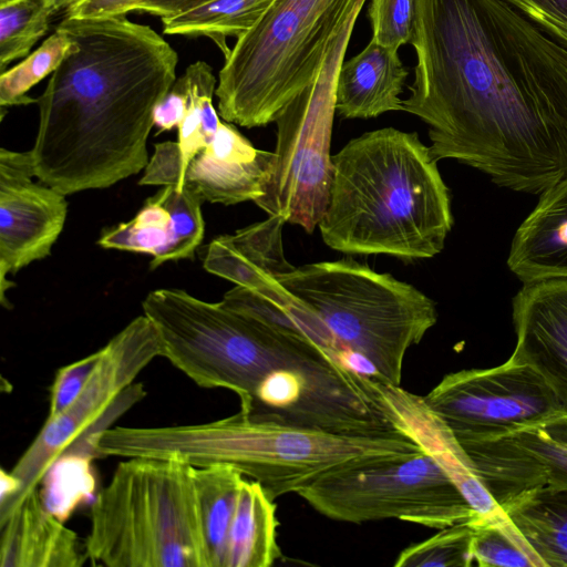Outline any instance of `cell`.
<instances>
[{
    "label": "cell",
    "mask_w": 567,
    "mask_h": 567,
    "mask_svg": "<svg viewBox=\"0 0 567 567\" xmlns=\"http://www.w3.org/2000/svg\"><path fill=\"white\" fill-rule=\"evenodd\" d=\"M402 111L436 161L540 195L567 177V48L505 0H415Z\"/></svg>",
    "instance_id": "1"
},
{
    "label": "cell",
    "mask_w": 567,
    "mask_h": 567,
    "mask_svg": "<svg viewBox=\"0 0 567 567\" xmlns=\"http://www.w3.org/2000/svg\"><path fill=\"white\" fill-rule=\"evenodd\" d=\"M73 41L37 99L35 177L64 195L107 188L148 164L154 110L176 82L178 54L126 14L65 16Z\"/></svg>",
    "instance_id": "2"
},
{
    "label": "cell",
    "mask_w": 567,
    "mask_h": 567,
    "mask_svg": "<svg viewBox=\"0 0 567 567\" xmlns=\"http://www.w3.org/2000/svg\"><path fill=\"white\" fill-rule=\"evenodd\" d=\"M331 161L328 205L318 225L328 247L406 262L443 250L453 227L451 192L417 133L370 131Z\"/></svg>",
    "instance_id": "3"
},
{
    "label": "cell",
    "mask_w": 567,
    "mask_h": 567,
    "mask_svg": "<svg viewBox=\"0 0 567 567\" xmlns=\"http://www.w3.org/2000/svg\"><path fill=\"white\" fill-rule=\"evenodd\" d=\"M96 456L173 457L192 466L228 464L275 499L322 474L360 461L416 453L402 431L350 435L261 420L243 412L212 422L155 427L115 426L94 439Z\"/></svg>",
    "instance_id": "4"
},
{
    "label": "cell",
    "mask_w": 567,
    "mask_h": 567,
    "mask_svg": "<svg viewBox=\"0 0 567 567\" xmlns=\"http://www.w3.org/2000/svg\"><path fill=\"white\" fill-rule=\"evenodd\" d=\"M173 457H127L90 508L89 559L107 567H212L193 478Z\"/></svg>",
    "instance_id": "5"
},
{
    "label": "cell",
    "mask_w": 567,
    "mask_h": 567,
    "mask_svg": "<svg viewBox=\"0 0 567 567\" xmlns=\"http://www.w3.org/2000/svg\"><path fill=\"white\" fill-rule=\"evenodd\" d=\"M367 0H275L240 35L218 74L223 120L247 128L276 122L319 75L346 20Z\"/></svg>",
    "instance_id": "6"
},
{
    "label": "cell",
    "mask_w": 567,
    "mask_h": 567,
    "mask_svg": "<svg viewBox=\"0 0 567 567\" xmlns=\"http://www.w3.org/2000/svg\"><path fill=\"white\" fill-rule=\"evenodd\" d=\"M278 281L364 362L378 381L400 385L406 351L436 323V303L413 285L353 258L295 267Z\"/></svg>",
    "instance_id": "7"
},
{
    "label": "cell",
    "mask_w": 567,
    "mask_h": 567,
    "mask_svg": "<svg viewBox=\"0 0 567 567\" xmlns=\"http://www.w3.org/2000/svg\"><path fill=\"white\" fill-rule=\"evenodd\" d=\"M297 494L321 515L352 524L398 518L441 529L478 518L444 468L423 450L331 470Z\"/></svg>",
    "instance_id": "8"
},
{
    "label": "cell",
    "mask_w": 567,
    "mask_h": 567,
    "mask_svg": "<svg viewBox=\"0 0 567 567\" xmlns=\"http://www.w3.org/2000/svg\"><path fill=\"white\" fill-rule=\"evenodd\" d=\"M360 11L350 14L331 41L317 79L276 120L272 168L264 196L256 202L268 216L309 234L328 205L337 79Z\"/></svg>",
    "instance_id": "9"
},
{
    "label": "cell",
    "mask_w": 567,
    "mask_h": 567,
    "mask_svg": "<svg viewBox=\"0 0 567 567\" xmlns=\"http://www.w3.org/2000/svg\"><path fill=\"white\" fill-rule=\"evenodd\" d=\"M143 313L156 329L161 357L200 388H221L244 401L271 327L181 289L151 291Z\"/></svg>",
    "instance_id": "10"
},
{
    "label": "cell",
    "mask_w": 567,
    "mask_h": 567,
    "mask_svg": "<svg viewBox=\"0 0 567 567\" xmlns=\"http://www.w3.org/2000/svg\"><path fill=\"white\" fill-rule=\"evenodd\" d=\"M156 357H161L159 339L145 315L132 320L100 349L99 361L81 394L64 412L45 420L9 472L16 492L0 506V520L39 487L66 449L107 429L112 420L144 396L143 386L133 381Z\"/></svg>",
    "instance_id": "11"
},
{
    "label": "cell",
    "mask_w": 567,
    "mask_h": 567,
    "mask_svg": "<svg viewBox=\"0 0 567 567\" xmlns=\"http://www.w3.org/2000/svg\"><path fill=\"white\" fill-rule=\"evenodd\" d=\"M423 399L460 444L497 440L566 417L542 374L512 359L489 369L449 373Z\"/></svg>",
    "instance_id": "12"
},
{
    "label": "cell",
    "mask_w": 567,
    "mask_h": 567,
    "mask_svg": "<svg viewBox=\"0 0 567 567\" xmlns=\"http://www.w3.org/2000/svg\"><path fill=\"white\" fill-rule=\"evenodd\" d=\"M35 176L31 152L0 151V301L9 307L7 279L32 261L50 255L63 230L65 195Z\"/></svg>",
    "instance_id": "13"
},
{
    "label": "cell",
    "mask_w": 567,
    "mask_h": 567,
    "mask_svg": "<svg viewBox=\"0 0 567 567\" xmlns=\"http://www.w3.org/2000/svg\"><path fill=\"white\" fill-rule=\"evenodd\" d=\"M461 445L499 508L530 489L567 487V417Z\"/></svg>",
    "instance_id": "14"
},
{
    "label": "cell",
    "mask_w": 567,
    "mask_h": 567,
    "mask_svg": "<svg viewBox=\"0 0 567 567\" xmlns=\"http://www.w3.org/2000/svg\"><path fill=\"white\" fill-rule=\"evenodd\" d=\"M203 202L188 184L182 190L175 185L164 186L147 198L135 217L106 229L97 244L152 255L151 269L166 261L193 258L205 233Z\"/></svg>",
    "instance_id": "15"
},
{
    "label": "cell",
    "mask_w": 567,
    "mask_h": 567,
    "mask_svg": "<svg viewBox=\"0 0 567 567\" xmlns=\"http://www.w3.org/2000/svg\"><path fill=\"white\" fill-rule=\"evenodd\" d=\"M512 318L516 346L509 359L542 374L567 417V278L523 282Z\"/></svg>",
    "instance_id": "16"
},
{
    "label": "cell",
    "mask_w": 567,
    "mask_h": 567,
    "mask_svg": "<svg viewBox=\"0 0 567 567\" xmlns=\"http://www.w3.org/2000/svg\"><path fill=\"white\" fill-rule=\"evenodd\" d=\"M377 383L394 427L413 439L444 468L477 513V520L504 518L505 513L484 487L468 455L447 425L427 406L423 396L400 385L378 380Z\"/></svg>",
    "instance_id": "17"
},
{
    "label": "cell",
    "mask_w": 567,
    "mask_h": 567,
    "mask_svg": "<svg viewBox=\"0 0 567 567\" xmlns=\"http://www.w3.org/2000/svg\"><path fill=\"white\" fill-rule=\"evenodd\" d=\"M274 156V152L256 148L234 125L221 122L213 141L190 161L185 184L210 203H256L264 196Z\"/></svg>",
    "instance_id": "18"
},
{
    "label": "cell",
    "mask_w": 567,
    "mask_h": 567,
    "mask_svg": "<svg viewBox=\"0 0 567 567\" xmlns=\"http://www.w3.org/2000/svg\"><path fill=\"white\" fill-rule=\"evenodd\" d=\"M1 567H81L85 543L44 505L39 487L0 520Z\"/></svg>",
    "instance_id": "19"
},
{
    "label": "cell",
    "mask_w": 567,
    "mask_h": 567,
    "mask_svg": "<svg viewBox=\"0 0 567 567\" xmlns=\"http://www.w3.org/2000/svg\"><path fill=\"white\" fill-rule=\"evenodd\" d=\"M507 266L522 282L567 278V177L539 195L514 234Z\"/></svg>",
    "instance_id": "20"
},
{
    "label": "cell",
    "mask_w": 567,
    "mask_h": 567,
    "mask_svg": "<svg viewBox=\"0 0 567 567\" xmlns=\"http://www.w3.org/2000/svg\"><path fill=\"white\" fill-rule=\"evenodd\" d=\"M285 224L280 217L269 216L233 235L214 238L204 247L203 267L213 275L249 289L278 279L295 268L284 252Z\"/></svg>",
    "instance_id": "21"
},
{
    "label": "cell",
    "mask_w": 567,
    "mask_h": 567,
    "mask_svg": "<svg viewBox=\"0 0 567 567\" xmlns=\"http://www.w3.org/2000/svg\"><path fill=\"white\" fill-rule=\"evenodd\" d=\"M408 75L398 50L370 40L339 69L336 112L343 118L365 120L402 111L400 94Z\"/></svg>",
    "instance_id": "22"
},
{
    "label": "cell",
    "mask_w": 567,
    "mask_h": 567,
    "mask_svg": "<svg viewBox=\"0 0 567 567\" xmlns=\"http://www.w3.org/2000/svg\"><path fill=\"white\" fill-rule=\"evenodd\" d=\"M221 302L272 328L307 339L358 368L352 363L353 354L350 357L320 318L278 279L255 289L236 286L224 295Z\"/></svg>",
    "instance_id": "23"
},
{
    "label": "cell",
    "mask_w": 567,
    "mask_h": 567,
    "mask_svg": "<svg viewBox=\"0 0 567 567\" xmlns=\"http://www.w3.org/2000/svg\"><path fill=\"white\" fill-rule=\"evenodd\" d=\"M501 509L544 567H567V487L530 489Z\"/></svg>",
    "instance_id": "24"
},
{
    "label": "cell",
    "mask_w": 567,
    "mask_h": 567,
    "mask_svg": "<svg viewBox=\"0 0 567 567\" xmlns=\"http://www.w3.org/2000/svg\"><path fill=\"white\" fill-rule=\"evenodd\" d=\"M274 501L259 482L244 477L229 532L226 567H269L281 557Z\"/></svg>",
    "instance_id": "25"
},
{
    "label": "cell",
    "mask_w": 567,
    "mask_h": 567,
    "mask_svg": "<svg viewBox=\"0 0 567 567\" xmlns=\"http://www.w3.org/2000/svg\"><path fill=\"white\" fill-rule=\"evenodd\" d=\"M245 475L228 464L193 468L194 485L212 567H226L228 538Z\"/></svg>",
    "instance_id": "26"
},
{
    "label": "cell",
    "mask_w": 567,
    "mask_h": 567,
    "mask_svg": "<svg viewBox=\"0 0 567 567\" xmlns=\"http://www.w3.org/2000/svg\"><path fill=\"white\" fill-rule=\"evenodd\" d=\"M275 0H213L187 11L162 18L163 32L188 38H207L229 53L227 38L249 31Z\"/></svg>",
    "instance_id": "27"
},
{
    "label": "cell",
    "mask_w": 567,
    "mask_h": 567,
    "mask_svg": "<svg viewBox=\"0 0 567 567\" xmlns=\"http://www.w3.org/2000/svg\"><path fill=\"white\" fill-rule=\"evenodd\" d=\"M187 96V109L178 126L183 156V184L190 161L214 138L221 121L213 105L217 80L212 66L196 61L175 82Z\"/></svg>",
    "instance_id": "28"
},
{
    "label": "cell",
    "mask_w": 567,
    "mask_h": 567,
    "mask_svg": "<svg viewBox=\"0 0 567 567\" xmlns=\"http://www.w3.org/2000/svg\"><path fill=\"white\" fill-rule=\"evenodd\" d=\"M53 0H11L0 4V71L30 54L58 12Z\"/></svg>",
    "instance_id": "29"
},
{
    "label": "cell",
    "mask_w": 567,
    "mask_h": 567,
    "mask_svg": "<svg viewBox=\"0 0 567 567\" xmlns=\"http://www.w3.org/2000/svg\"><path fill=\"white\" fill-rule=\"evenodd\" d=\"M72 45L70 35L56 27L35 51L2 72L0 75L1 107L37 103V99L29 96L28 92L60 66Z\"/></svg>",
    "instance_id": "30"
},
{
    "label": "cell",
    "mask_w": 567,
    "mask_h": 567,
    "mask_svg": "<svg viewBox=\"0 0 567 567\" xmlns=\"http://www.w3.org/2000/svg\"><path fill=\"white\" fill-rule=\"evenodd\" d=\"M474 527L472 553L481 567H544L508 517L468 522Z\"/></svg>",
    "instance_id": "31"
},
{
    "label": "cell",
    "mask_w": 567,
    "mask_h": 567,
    "mask_svg": "<svg viewBox=\"0 0 567 567\" xmlns=\"http://www.w3.org/2000/svg\"><path fill=\"white\" fill-rule=\"evenodd\" d=\"M474 527L458 523L432 537L405 547L394 561L395 567H468L474 563L472 542Z\"/></svg>",
    "instance_id": "32"
},
{
    "label": "cell",
    "mask_w": 567,
    "mask_h": 567,
    "mask_svg": "<svg viewBox=\"0 0 567 567\" xmlns=\"http://www.w3.org/2000/svg\"><path fill=\"white\" fill-rule=\"evenodd\" d=\"M414 13L415 0H370L371 40L394 50L411 43Z\"/></svg>",
    "instance_id": "33"
},
{
    "label": "cell",
    "mask_w": 567,
    "mask_h": 567,
    "mask_svg": "<svg viewBox=\"0 0 567 567\" xmlns=\"http://www.w3.org/2000/svg\"><path fill=\"white\" fill-rule=\"evenodd\" d=\"M100 358V350L60 368L51 388L47 419L64 412L81 394Z\"/></svg>",
    "instance_id": "34"
},
{
    "label": "cell",
    "mask_w": 567,
    "mask_h": 567,
    "mask_svg": "<svg viewBox=\"0 0 567 567\" xmlns=\"http://www.w3.org/2000/svg\"><path fill=\"white\" fill-rule=\"evenodd\" d=\"M567 48V0H505Z\"/></svg>",
    "instance_id": "35"
},
{
    "label": "cell",
    "mask_w": 567,
    "mask_h": 567,
    "mask_svg": "<svg viewBox=\"0 0 567 567\" xmlns=\"http://www.w3.org/2000/svg\"><path fill=\"white\" fill-rule=\"evenodd\" d=\"M154 154L145 167L140 185H175L179 190L183 184V156L178 142H162L154 145Z\"/></svg>",
    "instance_id": "36"
},
{
    "label": "cell",
    "mask_w": 567,
    "mask_h": 567,
    "mask_svg": "<svg viewBox=\"0 0 567 567\" xmlns=\"http://www.w3.org/2000/svg\"><path fill=\"white\" fill-rule=\"evenodd\" d=\"M187 109V96L174 83L173 87L154 110V125L159 132L171 131L182 123Z\"/></svg>",
    "instance_id": "37"
},
{
    "label": "cell",
    "mask_w": 567,
    "mask_h": 567,
    "mask_svg": "<svg viewBox=\"0 0 567 567\" xmlns=\"http://www.w3.org/2000/svg\"><path fill=\"white\" fill-rule=\"evenodd\" d=\"M143 0H75L65 9V16L100 17L134 12Z\"/></svg>",
    "instance_id": "38"
},
{
    "label": "cell",
    "mask_w": 567,
    "mask_h": 567,
    "mask_svg": "<svg viewBox=\"0 0 567 567\" xmlns=\"http://www.w3.org/2000/svg\"><path fill=\"white\" fill-rule=\"evenodd\" d=\"M213 0H143L134 12L148 13L158 18L171 17Z\"/></svg>",
    "instance_id": "39"
},
{
    "label": "cell",
    "mask_w": 567,
    "mask_h": 567,
    "mask_svg": "<svg viewBox=\"0 0 567 567\" xmlns=\"http://www.w3.org/2000/svg\"><path fill=\"white\" fill-rule=\"evenodd\" d=\"M8 1H11V0H0V4L6 3Z\"/></svg>",
    "instance_id": "40"
}]
</instances>
